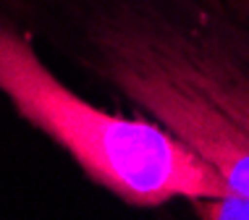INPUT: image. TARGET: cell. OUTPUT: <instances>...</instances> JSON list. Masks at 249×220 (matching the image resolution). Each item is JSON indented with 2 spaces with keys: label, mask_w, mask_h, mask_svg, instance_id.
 <instances>
[{
  "label": "cell",
  "mask_w": 249,
  "mask_h": 220,
  "mask_svg": "<svg viewBox=\"0 0 249 220\" xmlns=\"http://www.w3.org/2000/svg\"><path fill=\"white\" fill-rule=\"evenodd\" d=\"M0 97L79 173L131 207L223 199L231 189L197 152L144 116L95 105L42 58L26 26L0 8Z\"/></svg>",
  "instance_id": "7a4b0ae2"
},
{
  "label": "cell",
  "mask_w": 249,
  "mask_h": 220,
  "mask_svg": "<svg viewBox=\"0 0 249 220\" xmlns=\"http://www.w3.org/2000/svg\"><path fill=\"white\" fill-rule=\"evenodd\" d=\"M24 26L249 199V16L207 0H32Z\"/></svg>",
  "instance_id": "6da1fadb"
},
{
  "label": "cell",
  "mask_w": 249,
  "mask_h": 220,
  "mask_svg": "<svg viewBox=\"0 0 249 220\" xmlns=\"http://www.w3.org/2000/svg\"><path fill=\"white\" fill-rule=\"evenodd\" d=\"M207 3L220 5V8H231V11H236V13L249 16V0H207Z\"/></svg>",
  "instance_id": "277c9868"
},
{
  "label": "cell",
  "mask_w": 249,
  "mask_h": 220,
  "mask_svg": "<svg viewBox=\"0 0 249 220\" xmlns=\"http://www.w3.org/2000/svg\"><path fill=\"white\" fill-rule=\"evenodd\" d=\"M199 220H249V199L223 197V199H199L192 202Z\"/></svg>",
  "instance_id": "3957f363"
}]
</instances>
